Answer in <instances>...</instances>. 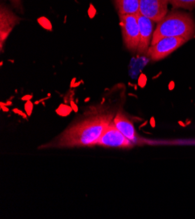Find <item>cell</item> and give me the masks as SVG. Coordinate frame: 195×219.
Here are the masks:
<instances>
[{"instance_id":"obj_5","label":"cell","mask_w":195,"mask_h":219,"mask_svg":"<svg viewBox=\"0 0 195 219\" xmlns=\"http://www.w3.org/2000/svg\"><path fill=\"white\" fill-rule=\"evenodd\" d=\"M96 145L106 147L128 148L132 147V141L117 129L114 122H111L102 135Z\"/></svg>"},{"instance_id":"obj_1","label":"cell","mask_w":195,"mask_h":219,"mask_svg":"<svg viewBox=\"0 0 195 219\" xmlns=\"http://www.w3.org/2000/svg\"><path fill=\"white\" fill-rule=\"evenodd\" d=\"M112 114H102L78 122L64 131L53 145L56 147H94L111 123Z\"/></svg>"},{"instance_id":"obj_8","label":"cell","mask_w":195,"mask_h":219,"mask_svg":"<svg viewBox=\"0 0 195 219\" xmlns=\"http://www.w3.org/2000/svg\"><path fill=\"white\" fill-rule=\"evenodd\" d=\"M20 21V18L13 13L6 5L1 4L0 8V42L1 50L3 51V46L10 32L13 27Z\"/></svg>"},{"instance_id":"obj_4","label":"cell","mask_w":195,"mask_h":219,"mask_svg":"<svg viewBox=\"0 0 195 219\" xmlns=\"http://www.w3.org/2000/svg\"><path fill=\"white\" fill-rule=\"evenodd\" d=\"M186 42L183 38L167 37L161 38L154 45L151 46L147 55L153 61H158L166 58Z\"/></svg>"},{"instance_id":"obj_10","label":"cell","mask_w":195,"mask_h":219,"mask_svg":"<svg viewBox=\"0 0 195 219\" xmlns=\"http://www.w3.org/2000/svg\"><path fill=\"white\" fill-rule=\"evenodd\" d=\"M119 16L137 15L140 11V0H113Z\"/></svg>"},{"instance_id":"obj_9","label":"cell","mask_w":195,"mask_h":219,"mask_svg":"<svg viewBox=\"0 0 195 219\" xmlns=\"http://www.w3.org/2000/svg\"><path fill=\"white\" fill-rule=\"evenodd\" d=\"M113 122L115 125V127H117V129L124 136H126L129 141H135L137 140V134L134 125L132 124V122L129 119H127L125 116L121 114H118L114 118Z\"/></svg>"},{"instance_id":"obj_11","label":"cell","mask_w":195,"mask_h":219,"mask_svg":"<svg viewBox=\"0 0 195 219\" xmlns=\"http://www.w3.org/2000/svg\"><path fill=\"white\" fill-rule=\"evenodd\" d=\"M173 8L191 9L195 7V0H168Z\"/></svg>"},{"instance_id":"obj_7","label":"cell","mask_w":195,"mask_h":219,"mask_svg":"<svg viewBox=\"0 0 195 219\" xmlns=\"http://www.w3.org/2000/svg\"><path fill=\"white\" fill-rule=\"evenodd\" d=\"M140 32V41L137 52L139 54H145L149 49V44L151 42L152 35L154 32L155 22L141 13L137 14Z\"/></svg>"},{"instance_id":"obj_12","label":"cell","mask_w":195,"mask_h":219,"mask_svg":"<svg viewBox=\"0 0 195 219\" xmlns=\"http://www.w3.org/2000/svg\"><path fill=\"white\" fill-rule=\"evenodd\" d=\"M11 1L16 8L21 10V0H11Z\"/></svg>"},{"instance_id":"obj_6","label":"cell","mask_w":195,"mask_h":219,"mask_svg":"<svg viewBox=\"0 0 195 219\" xmlns=\"http://www.w3.org/2000/svg\"><path fill=\"white\" fill-rule=\"evenodd\" d=\"M168 0H140L139 13L158 23L167 14Z\"/></svg>"},{"instance_id":"obj_3","label":"cell","mask_w":195,"mask_h":219,"mask_svg":"<svg viewBox=\"0 0 195 219\" xmlns=\"http://www.w3.org/2000/svg\"><path fill=\"white\" fill-rule=\"evenodd\" d=\"M124 43L130 52H137L140 41V32L137 15H120Z\"/></svg>"},{"instance_id":"obj_2","label":"cell","mask_w":195,"mask_h":219,"mask_svg":"<svg viewBox=\"0 0 195 219\" xmlns=\"http://www.w3.org/2000/svg\"><path fill=\"white\" fill-rule=\"evenodd\" d=\"M195 35V22L192 16L180 12H171L158 23L151 44L154 45L167 37L183 38L190 40Z\"/></svg>"}]
</instances>
